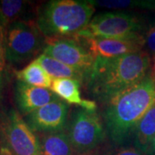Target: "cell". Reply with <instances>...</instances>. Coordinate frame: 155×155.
<instances>
[{
	"mask_svg": "<svg viewBox=\"0 0 155 155\" xmlns=\"http://www.w3.org/2000/svg\"><path fill=\"white\" fill-rule=\"evenodd\" d=\"M47 39L38 28L35 19H25L5 28L7 62L21 65L28 62L43 51Z\"/></svg>",
	"mask_w": 155,
	"mask_h": 155,
	"instance_id": "obj_4",
	"label": "cell"
},
{
	"mask_svg": "<svg viewBox=\"0 0 155 155\" xmlns=\"http://www.w3.org/2000/svg\"><path fill=\"white\" fill-rule=\"evenodd\" d=\"M96 58H115L144 48L143 34L127 37H78Z\"/></svg>",
	"mask_w": 155,
	"mask_h": 155,
	"instance_id": "obj_10",
	"label": "cell"
},
{
	"mask_svg": "<svg viewBox=\"0 0 155 155\" xmlns=\"http://www.w3.org/2000/svg\"><path fill=\"white\" fill-rule=\"evenodd\" d=\"M0 155H13L8 149H6L5 147L0 145Z\"/></svg>",
	"mask_w": 155,
	"mask_h": 155,
	"instance_id": "obj_24",
	"label": "cell"
},
{
	"mask_svg": "<svg viewBox=\"0 0 155 155\" xmlns=\"http://www.w3.org/2000/svg\"><path fill=\"white\" fill-rule=\"evenodd\" d=\"M150 75L153 78V79L155 82V57L152 58V61H151V68H150Z\"/></svg>",
	"mask_w": 155,
	"mask_h": 155,
	"instance_id": "obj_22",
	"label": "cell"
},
{
	"mask_svg": "<svg viewBox=\"0 0 155 155\" xmlns=\"http://www.w3.org/2000/svg\"><path fill=\"white\" fill-rule=\"evenodd\" d=\"M80 85L81 83L75 79L58 78L53 80L51 90L68 104L78 105L84 110L96 111L97 106L95 101L82 98Z\"/></svg>",
	"mask_w": 155,
	"mask_h": 155,
	"instance_id": "obj_12",
	"label": "cell"
},
{
	"mask_svg": "<svg viewBox=\"0 0 155 155\" xmlns=\"http://www.w3.org/2000/svg\"><path fill=\"white\" fill-rule=\"evenodd\" d=\"M14 95L18 112L25 116L60 98L51 89L29 85L19 80H17Z\"/></svg>",
	"mask_w": 155,
	"mask_h": 155,
	"instance_id": "obj_11",
	"label": "cell"
},
{
	"mask_svg": "<svg viewBox=\"0 0 155 155\" xmlns=\"http://www.w3.org/2000/svg\"><path fill=\"white\" fill-rule=\"evenodd\" d=\"M154 103L155 82L150 72L140 83L110 100L103 116L111 141L116 146L125 144Z\"/></svg>",
	"mask_w": 155,
	"mask_h": 155,
	"instance_id": "obj_2",
	"label": "cell"
},
{
	"mask_svg": "<svg viewBox=\"0 0 155 155\" xmlns=\"http://www.w3.org/2000/svg\"><path fill=\"white\" fill-rule=\"evenodd\" d=\"M152 58L145 50L115 58H96L84 85L104 105L148 75Z\"/></svg>",
	"mask_w": 155,
	"mask_h": 155,
	"instance_id": "obj_1",
	"label": "cell"
},
{
	"mask_svg": "<svg viewBox=\"0 0 155 155\" xmlns=\"http://www.w3.org/2000/svg\"><path fill=\"white\" fill-rule=\"evenodd\" d=\"M95 13L89 0H52L37 8L35 22L47 40L77 37Z\"/></svg>",
	"mask_w": 155,
	"mask_h": 155,
	"instance_id": "obj_3",
	"label": "cell"
},
{
	"mask_svg": "<svg viewBox=\"0 0 155 155\" xmlns=\"http://www.w3.org/2000/svg\"><path fill=\"white\" fill-rule=\"evenodd\" d=\"M41 155H75L67 132L38 135Z\"/></svg>",
	"mask_w": 155,
	"mask_h": 155,
	"instance_id": "obj_15",
	"label": "cell"
},
{
	"mask_svg": "<svg viewBox=\"0 0 155 155\" xmlns=\"http://www.w3.org/2000/svg\"><path fill=\"white\" fill-rule=\"evenodd\" d=\"M43 54L84 72L87 78L96 61V57L78 37L47 40Z\"/></svg>",
	"mask_w": 155,
	"mask_h": 155,
	"instance_id": "obj_8",
	"label": "cell"
},
{
	"mask_svg": "<svg viewBox=\"0 0 155 155\" xmlns=\"http://www.w3.org/2000/svg\"><path fill=\"white\" fill-rule=\"evenodd\" d=\"M7 60L5 50V28L0 20V103L4 97L7 79Z\"/></svg>",
	"mask_w": 155,
	"mask_h": 155,
	"instance_id": "obj_19",
	"label": "cell"
},
{
	"mask_svg": "<svg viewBox=\"0 0 155 155\" xmlns=\"http://www.w3.org/2000/svg\"><path fill=\"white\" fill-rule=\"evenodd\" d=\"M89 2L92 5L116 11L133 8H153L155 6L154 1L140 0H89Z\"/></svg>",
	"mask_w": 155,
	"mask_h": 155,
	"instance_id": "obj_18",
	"label": "cell"
},
{
	"mask_svg": "<svg viewBox=\"0 0 155 155\" xmlns=\"http://www.w3.org/2000/svg\"><path fill=\"white\" fill-rule=\"evenodd\" d=\"M154 136L155 103L139 121L134 130V147L147 155Z\"/></svg>",
	"mask_w": 155,
	"mask_h": 155,
	"instance_id": "obj_14",
	"label": "cell"
},
{
	"mask_svg": "<svg viewBox=\"0 0 155 155\" xmlns=\"http://www.w3.org/2000/svg\"><path fill=\"white\" fill-rule=\"evenodd\" d=\"M147 155H155V136L153 140H152V143L150 145Z\"/></svg>",
	"mask_w": 155,
	"mask_h": 155,
	"instance_id": "obj_23",
	"label": "cell"
},
{
	"mask_svg": "<svg viewBox=\"0 0 155 155\" xmlns=\"http://www.w3.org/2000/svg\"><path fill=\"white\" fill-rule=\"evenodd\" d=\"M112 155H146L134 147H122L116 150Z\"/></svg>",
	"mask_w": 155,
	"mask_h": 155,
	"instance_id": "obj_21",
	"label": "cell"
},
{
	"mask_svg": "<svg viewBox=\"0 0 155 155\" xmlns=\"http://www.w3.org/2000/svg\"><path fill=\"white\" fill-rule=\"evenodd\" d=\"M143 37H144L146 52H147L151 58L155 57V20L145 28Z\"/></svg>",
	"mask_w": 155,
	"mask_h": 155,
	"instance_id": "obj_20",
	"label": "cell"
},
{
	"mask_svg": "<svg viewBox=\"0 0 155 155\" xmlns=\"http://www.w3.org/2000/svg\"><path fill=\"white\" fill-rule=\"evenodd\" d=\"M67 134L75 155L92 153L104 142L106 136L98 114L82 108L72 113Z\"/></svg>",
	"mask_w": 155,
	"mask_h": 155,
	"instance_id": "obj_5",
	"label": "cell"
},
{
	"mask_svg": "<svg viewBox=\"0 0 155 155\" xmlns=\"http://www.w3.org/2000/svg\"><path fill=\"white\" fill-rule=\"evenodd\" d=\"M142 20L125 11H108L92 17L87 27L77 37H127L141 34Z\"/></svg>",
	"mask_w": 155,
	"mask_h": 155,
	"instance_id": "obj_7",
	"label": "cell"
},
{
	"mask_svg": "<svg viewBox=\"0 0 155 155\" xmlns=\"http://www.w3.org/2000/svg\"><path fill=\"white\" fill-rule=\"evenodd\" d=\"M89 155H112V153H91V154Z\"/></svg>",
	"mask_w": 155,
	"mask_h": 155,
	"instance_id": "obj_25",
	"label": "cell"
},
{
	"mask_svg": "<svg viewBox=\"0 0 155 155\" xmlns=\"http://www.w3.org/2000/svg\"><path fill=\"white\" fill-rule=\"evenodd\" d=\"M0 145L13 155H41L38 135L13 109L0 113Z\"/></svg>",
	"mask_w": 155,
	"mask_h": 155,
	"instance_id": "obj_6",
	"label": "cell"
},
{
	"mask_svg": "<svg viewBox=\"0 0 155 155\" xmlns=\"http://www.w3.org/2000/svg\"><path fill=\"white\" fill-rule=\"evenodd\" d=\"M30 2L23 0H1L0 1V20L5 28L14 22L28 19L25 16L28 12ZM31 19V18H29Z\"/></svg>",
	"mask_w": 155,
	"mask_h": 155,
	"instance_id": "obj_17",
	"label": "cell"
},
{
	"mask_svg": "<svg viewBox=\"0 0 155 155\" xmlns=\"http://www.w3.org/2000/svg\"><path fill=\"white\" fill-rule=\"evenodd\" d=\"M16 76L17 80L37 87L51 89L53 84L52 78L47 73L36 59L20 71H17Z\"/></svg>",
	"mask_w": 155,
	"mask_h": 155,
	"instance_id": "obj_16",
	"label": "cell"
},
{
	"mask_svg": "<svg viewBox=\"0 0 155 155\" xmlns=\"http://www.w3.org/2000/svg\"><path fill=\"white\" fill-rule=\"evenodd\" d=\"M68 111V104L58 98L28 114L24 120L34 132L40 134L61 133L67 126Z\"/></svg>",
	"mask_w": 155,
	"mask_h": 155,
	"instance_id": "obj_9",
	"label": "cell"
},
{
	"mask_svg": "<svg viewBox=\"0 0 155 155\" xmlns=\"http://www.w3.org/2000/svg\"><path fill=\"white\" fill-rule=\"evenodd\" d=\"M36 60L53 80L58 78H72L80 82L81 84H84L87 80V75L84 72L69 67L45 54H41Z\"/></svg>",
	"mask_w": 155,
	"mask_h": 155,
	"instance_id": "obj_13",
	"label": "cell"
}]
</instances>
